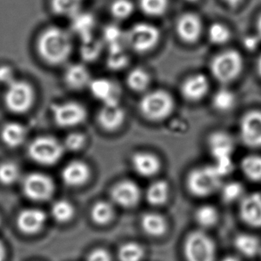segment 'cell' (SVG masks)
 Returning a JSON list of instances; mask_svg holds the SVG:
<instances>
[{
    "label": "cell",
    "mask_w": 261,
    "mask_h": 261,
    "mask_svg": "<svg viewBox=\"0 0 261 261\" xmlns=\"http://www.w3.org/2000/svg\"><path fill=\"white\" fill-rule=\"evenodd\" d=\"M72 43L67 32L53 27L46 30L38 40L40 57L46 63L57 65L64 63L71 55Z\"/></svg>",
    "instance_id": "1"
},
{
    "label": "cell",
    "mask_w": 261,
    "mask_h": 261,
    "mask_svg": "<svg viewBox=\"0 0 261 261\" xmlns=\"http://www.w3.org/2000/svg\"><path fill=\"white\" fill-rule=\"evenodd\" d=\"M172 96L163 89L145 94L139 102V111L145 119L152 121L165 120L173 112Z\"/></svg>",
    "instance_id": "2"
},
{
    "label": "cell",
    "mask_w": 261,
    "mask_h": 261,
    "mask_svg": "<svg viewBox=\"0 0 261 261\" xmlns=\"http://www.w3.org/2000/svg\"><path fill=\"white\" fill-rule=\"evenodd\" d=\"M221 177L215 167H200L192 170L187 176V189L194 196H208L220 187Z\"/></svg>",
    "instance_id": "3"
},
{
    "label": "cell",
    "mask_w": 261,
    "mask_h": 261,
    "mask_svg": "<svg viewBox=\"0 0 261 261\" xmlns=\"http://www.w3.org/2000/svg\"><path fill=\"white\" fill-rule=\"evenodd\" d=\"M64 144L52 137H39L32 141L28 147L30 158L35 163L51 166L64 155Z\"/></svg>",
    "instance_id": "4"
},
{
    "label": "cell",
    "mask_w": 261,
    "mask_h": 261,
    "mask_svg": "<svg viewBox=\"0 0 261 261\" xmlns=\"http://www.w3.org/2000/svg\"><path fill=\"white\" fill-rule=\"evenodd\" d=\"M243 58L237 51H226L213 58L211 64L213 77L219 82L227 83L238 77L243 70Z\"/></svg>",
    "instance_id": "5"
},
{
    "label": "cell",
    "mask_w": 261,
    "mask_h": 261,
    "mask_svg": "<svg viewBox=\"0 0 261 261\" xmlns=\"http://www.w3.org/2000/svg\"><path fill=\"white\" fill-rule=\"evenodd\" d=\"M185 253L187 261H214L215 244L206 233L193 232L187 237Z\"/></svg>",
    "instance_id": "6"
},
{
    "label": "cell",
    "mask_w": 261,
    "mask_h": 261,
    "mask_svg": "<svg viewBox=\"0 0 261 261\" xmlns=\"http://www.w3.org/2000/svg\"><path fill=\"white\" fill-rule=\"evenodd\" d=\"M5 102L11 112H27L34 102V90L27 82L14 81L8 85Z\"/></svg>",
    "instance_id": "7"
},
{
    "label": "cell",
    "mask_w": 261,
    "mask_h": 261,
    "mask_svg": "<svg viewBox=\"0 0 261 261\" xmlns=\"http://www.w3.org/2000/svg\"><path fill=\"white\" fill-rule=\"evenodd\" d=\"M159 30L148 23L134 25L126 34V41L137 52L145 53L152 49L159 41Z\"/></svg>",
    "instance_id": "8"
},
{
    "label": "cell",
    "mask_w": 261,
    "mask_h": 261,
    "mask_svg": "<svg viewBox=\"0 0 261 261\" xmlns=\"http://www.w3.org/2000/svg\"><path fill=\"white\" fill-rule=\"evenodd\" d=\"M51 113L55 122L61 127L78 126L84 122L87 118L85 108L76 102L55 103L51 106Z\"/></svg>",
    "instance_id": "9"
},
{
    "label": "cell",
    "mask_w": 261,
    "mask_h": 261,
    "mask_svg": "<svg viewBox=\"0 0 261 261\" xmlns=\"http://www.w3.org/2000/svg\"><path fill=\"white\" fill-rule=\"evenodd\" d=\"M25 195L32 201H45L49 200L55 192L52 178L42 173L29 174L22 182Z\"/></svg>",
    "instance_id": "10"
},
{
    "label": "cell",
    "mask_w": 261,
    "mask_h": 261,
    "mask_svg": "<svg viewBox=\"0 0 261 261\" xmlns=\"http://www.w3.org/2000/svg\"><path fill=\"white\" fill-rule=\"evenodd\" d=\"M242 140L250 147L261 146V112L252 111L246 113L241 120Z\"/></svg>",
    "instance_id": "11"
},
{
    "label": "cell",
    "mask_w": 261,
    "mask_h": 261,
    "mask_svg": "<svg viewBox=\"0 0 261 261\" xmlns=\"http://www.w3.org/2000/svg\"><path fill=\"white\" fill-rule=\"evenodd\" d=\"M113 201L123 208H132L138 204L141 198V191L131 180H122L117 183L111 191Z\"/></svg>",
    "instance_id": "12"
},
{
    "label": "cell",
    "mask_w": 261,
    "mask_h": 261,
    "mask_svg": "<svg viewBox=\"0 0 261 261\" xmlns=\"http://www.w3.org/2000/svg\"><path fill=\"white\" fill-rule=\"evenodd\" d=\"M88 88L92 95L103 105L120 103V91L109 80L103 78L92 80Z\"/></svg>",
    "instance_id": "13"
},
{
    "label": "cell",
    "mask_w": 261,
    "mask_h": 261,
    "mask_svg": "<svg viewBox=\"0 0 261 261\" xmlns=\"http://www.w3.org/2000/svg\"><path fill=\"white\" fill-rule=\"evenodd\" d=\"M91 170L88 164L82 161H73L68 163L62 170V179L64 183L71 187H82L88 182Z\"/></svg>",
    "instance_id": "14"
},
{
    "label": "cell",
    "mask_w": 261,
    "mask_h": 261,
    "mask_svg": "<svg viewBox=\"0 0 261 261\" xmlns=\"http://www.w3.org/2000/svg\"><path fill=\"white\" fill-rule=\"evenodd\" d=\"M126 119V113L120 103L103 105L97 116L98 123L106 131L113 132L120 128Z\"/></svg>",
    "instance_id": "15"
},
{
    "label": "cell",
    "mask_w": 261,
    "mask_h": 261,
    "mask_svg": "<svg viewBox=\"0 0 261 261\" xmlns=\"http://www.w3.org/2000/svg\"><path fill=\"white\" fill-rule=\"evenodd\" d=\"M46 220L45 212L39 208H27L18 216L17 226L22 233L33 234L42 229Z\"/></svg>",
    "instance_id": "16"
},
{
    "label": "cell",
    "mask_w": 261,
    "mask_h": 261,
    "mask_svg": "<svg viewBox=\"0 0 261 261\" xmlns=\"http://www.w3.org/2000/svg\"><path fill=\"white\" fill-rule=\"evenodd\" d=\"M240 215L249 226H261V194H251L243 198L240 204Z\"/></svg>",
    "instance_id": "17"
},
{
    "label": "cell",
    "mask_w": 261,
    "mask_h": 261,
    "mask_svg": "<svg viewBox=\"0 0 261 261\" xmlns=\"http://www.w3.org/2000/svg\"><path fill=\"white\" fill-rule=\"evenodd\" d=\"M131 163L135 171L145 177L154 176L161 170L160 159L152 152H136L132 156Z\"/></svg>",
    "instance_id": "18"
},
{
    "label": "cell",
    "mask_w": 261,
    "mask_h": 261,
    "mask_svg": "<svg viewBox=\"0 0 261 261\" xmlns=\"http://www.w3.org/2000/svg\"><path fill=\"white\" fill-rule=\"evenodd\" d=\"M176 31L185 42H195L201 35V20L194 14H184L177 21Z\"/></svg>",
    "instance_id": "19"
},
{
    "label": "cell",
    "mask_w": 261,
    "mask_h": 261,
    "mask_svg": "<svg viewBox=\"0 0 261 261\" xmlns=\"http://www.w3.org/2000/svg\"><path fill=\"white\" fill-rule=\"evenodd\" d=\"M208 90V82L203 74H194L187 78L181 87L185 98L195 102L204 97Z\"/></svg>",
    "instance_id": "20"
},
{
    "label": "cell",
    "mask_w": 261,
    "mask_h": 261,
    "mask_svg": "<svg viewBox=\"0 0 261 261\" xmlns=\"http://www.w3.org/2000/svg\"><path fill=\"white\" fill-rule=\"evenodd\" d=\"M64 81L71 89H82L88 87L92 79L88 68L83 64H73L68 66L64 72Z\"/></svg>",
    "instance_id": "21"
},
{
    "label": "cell",
    "mask_w": 261,
    "mask_h": 261,
    "mask_svg": "<svg viewBox=\"0 0 261 261\" xmlns=\"http://www.w3.org/2000/svg\"><path fill=\"white\" fill-rule=\"evenodd\" d=\"M233 145L232 138L224 132H215L208 138V148L215 160L231 157Z\"/></svg>",
    "instance_id": "22"
},
{
    "label": "cell",
    "mask_w": 261,
    "mask_h": 261,
    "mask_svg": "<svg viewBox=\"0 0 261 261\" xmlns=\"http://www.w3.org/2000/svg\"><path fill=\"white\" fill-rule=\"evenodd\" d=\"M141 225L145 233L152 237H161L167 230L165 219L154 212H148L142 216Z\"/></svg>",
    "instance_id": "23"
},
{
    "label": "cell",
    "mask_w": 261,
    "mask_h": 261,
    "mask_svg": "<svg viewBox=\"0 0 261 261\" xmlns=\"http://www.w3.org/2000/svg\"><path fill=\"white\" fill-rule=\"evenodd\" d=\"M26 129L21 124L10 122L4 126L1 130V138L4 143L10 147L21 145L26 138Z\"/></svg>",
    "instance_id": "24"
},
{
    "label": "cell",
    "mask_w": 261,
    "mask_h": 261,
    "mask_svg": "<svg viewBox=\"0 0 261 261\" xmlns=\"http://www.w3.org/2000/svg\"><path fill=\"white\" fill-rule=\"evenodd\" d=\"M170 195V186L165 180H157L146 190V200L153 206L165 204Z\"/></svg>",
    "instance_id": "25"
},
{
    "label": "cell",
    "mask_w": 261,
    "mask_h": 261,
    "mask_svg": "<svg viewBox=\"0 0 261 261\" xmlns=\"http://www.w3.org/2000/svg\"><path fill=\"white\" fill-rule=\"evenodd\" d=\"M234 246L246 257H254L261 252L260 243L257 237L251 234H240L234 240Z\"/></svg>",
    "instance_id": "26"
},
{
    "label": "cell",
    "mask_w": 261,
    "mask_h": 261,
    "mask_svg": "<svg viewBox=\"0 0 261 261\" xmlns=\"http://www.w3.org/2000/svg\"><path fill=\"white\" fill-rule=\"evenodd\" d=\"M72 17H73V22H72L73 31L81 36L82 40H85L93 37L92 31L95 26V20L92 15L78 13Z\"/></svg>",
    "instance_id": "27"
},
{
    "label": "cell",
    "mask_w": 261,
    "mask_h": 261,
    "mask_svg": "<svg viewBox=\"0 0 261 261\" xmlns=\"http://www.w3.org/2000/svg\"><path fill=\"white\" fill-rule=\"evenodd\" d=\"M151 82V77L147 71L141 68H136L128 73L127 84L136 92L145 91Z\"/></svg>",
    "instance_id": "28"
},
{
    "label": "cell",
    "mask_w": 261,
    "mask_h": 261,
    "mask_svg": "<svg viewBox=\"0 0 261 261\" xmlns=\"http://www.w3.org/2000/svg\"><path fill=\"white\" fill-rule=\"evenodd\" d=\"M113 206L107 201H97L91 210L92 220L97 225H106L113 219Z\"/></svg>",
    "instance_id": "29"
},
{
    "label": "cell",
    "mask_w": 261,
    "mask_h": 261,
    "mask_svg": "<svg viewBox=\"0 0 261 261\" xmlns=\"http://www.w3.org/2000/svg\"><path fill=\"white\" fill-rule=\"evenodd\" d=\"M51 213L57 222L66 223L73 218L75 208L67 200H58L52 205Z\"/></svg>",
    "instance_id": "30"
},
{
    "label": "cell",
    "mask_w": 261,
    "mask_h": 261,
    "mask_svg": "<svg viewBox=\"0 0 261 261\" xmlns=\"http://www.w3.org/2000/svg\"><path fill=\"white\" fill-rule=\"evenodd\" d=\"M83 0H52L54 12L64 16H74L79 13Z\"/></svg>",
    "instance_id": "31"
},
{
    "label": "cell",
    "mask_w": 261,
    "mask_h": 261,
    "mask_svg": "<svg viewBox=\"0 0 261 261\" xmlns=\"http://www.w3.org/2000/svg\"><path fill=\"white\" fill-rule=\"evenodd\" d=\"M105 40L109 46V52L123 50V41H126V34L123 35L120 28L109 26L105 30Z\"/></svg>",
    "instance_id": "32"
},
{
    "label": "cell",
    "mask_w": 261,
    "mask_h": 261,
    "mask_svg": "<svg viewBox=\"0 0 261 261\" xmlns=\"http://www.w3.org/2000/svg\"><path fill=\"white\" fill-rule=\"evenodd\" d=\"M236 102V97L232 92L226 89L221 88L216 92L213 98H212V105L215 109L220 112H226L232 109Z\"/></svg>",
    "instance_id": "33"
},
{
    "label": "cell",
    "mask_w": 261,
    "mask_h": 261,
    "mask_svg": "<svg viewBox=\"0 0 261 261\" xmlns=\"http://www.w3.org/2000/svg\"><path fill=\"white\" fill-rule=\"evenodd\" d=\"M242 170L248 178L253 181L261 180V156L245 157L242 162Z\"/></svg>",
    "instance_id": "34"
},
{
    "label": "cell",
    "mask_w": 261,
    "mask_h": 261,
    "mask_svg": "<svg viewBox=\"0 0 261 261\" xmlns=\"http://www.w3.org/2000/svg\"><path fill=\"white\" fill-rule=\"evenodd\" d=\"M82 46L81 52L82 57L87 62H93L95 61L102 51V44L95 38L82 40Z\"/></svg>",
    "instance_id": "35"
},
{
    "label": "cell",
    "mask_w": 261,
    "mask_h": 261,
    "mask_svg": "<svg viewBox=\"0 0 261 261\" xmlns=\"http://www.w3.org/2000/svg\"><path fill=\"white\" fill-rule=\"evenodd\" d=\"M195 219L199 225L203 227L214 226L218 220V212L215 208L210 205H204L197 210L195 213Z\"/></svg>",
    "instance_id": "36"
},
{
    "label": "cell",
    "mask_w": 261,
    "mask_h": 261,
    "mask_svg": "<svg viewBox=\"0 0 261 261\" xmlns=\"http://www.w3.org/2000/svg\"><path fill=\"white\" fill-rule=\"evenodd\" d=\"M144 256L143 248L138 244H124L119 251L120 261H140Z\"/></svg>",
    "instance_id": "37"
},
{
    "label": "cell",
    "mask_w": 261,
    "mask_h": 261,
    "mask_svg": "<svg viewBox=\"0 0 261 261\" xmlns=\"http://www.w3.org/2000/svg\"><path fill=\"white\" fill-rule=\"evenodd\" d=\"M20 177V170L13 163H4L0 165V182L4 185H12Z\"/></svg>",
    "instance_id": "38"
},
{
    "label": "cell",
    "mask_w": 261,
    "mask_h": 261,
    "mask_svg": "<svg viewBox=\"0 0 261 261\" xmlns=\"http://www.w3.org/2000/svg\"><path fill=\"white\" fill-rule=\"evenodd\" d=\"M140 7L145 14L158 16L166 11L168 0H140Z\"/></svg>",
    "instance_id": "39"
},
{
    "label": "cell",
    "mask_w": 261,
    "mask_h": 261,
    "mask_svg": "<svg viewBox=\"0 0 261 261\" xmlns=\"http://www.w3.org/2000/svg\"><path fill=\"white\" fill-rule=\"evenodd\" d=\"M210 40L215 45H223L228 41L230 32L228 29L220 23H214L208 30Z\"/></svg>",
    "instance_id": "40"
},
{
    "label": "cell",
    "mask_w": 261,
    "mask_h": 261,
    "mask_svg": "<svg viewBox=\"0 0 261 261\" xmlns=\"http://www.w3.org/2000/svg\"><path fill=\"white\" fill-rule=\"evenodd\" d=\"M111 11L117 19H126L130 16L134 11V6L129 0H115L112 5Z\"/></svg>",
    "instance_id": "41"
},
{
    "label": "cell",
    "mask_w": 261,
    "mask_h": 261,
    "mask_svg": "<svg viewBox=\"0 0 261 261\" xmlns=\"http://www.w3.org/2000/svg\"><path fill=\"white\" fill-rule=\"evenodd\" d=\"M244 188L242 185L237 182H231L226 184L225 187L222 188V197L224 201L227 202L237 201V199L243 195Z\"/></svg>",
    "instance_id": "42"
},
{
    "label": "cell",
    "mask_w": 261,
    "mask_h": 261,
    "mask_svg": "<svg viewBox=\"0 0 261 261\" xmlns=\"http://www.w3.org/2000/svg\"><path fill=\"white\" fill-rule=\"evenodd\" d=\"M127 62H128L127 57L126 54L124 53L123 50L113 51V52H110L109 57L107 60V65L110 69L118 71L126 67Z\"/></svg>",
    "instance_id": "43"
},
{
    "label": "cell",
    "mask_w": 261,
    "mask_h": 261,
    "mask_svg": "<svg viewBox=\"0 0 261 261\" xmlns=\"http://www.w3.org/2000/svg\"><path fill=\"white\" fill-rule=\"evenodd\" d=\"M86 144V137L82 133L73 132L68 135L64 140V148L69 151H79L82 150Z\"/></svg>",
    "instance_id": "44"
},
{
    "label": "cell",
    "mask_w": 261,
    "mask_h": 261,
    "mask_svg": "<svg viewBox=\"0 0 261 261\" xmlns=\"http://www.w3.org/2000/svg\"><path fill=\"white\" fill-rule=\"evenodd\" d=\"M216 163L213 165L220 176H226L229 174L233 169V163L231 157H226L221 159L215 160Z\"/></svg>",
    "instance_id": "45"
},
{
    "label": "cell",
    "mask_w": 261,
    "mask_h": 261,
    "mask_svg": "<svg viewBox=\"0 0 261 261\" xmlns=\"http://www.w3.org/2000/svg\"><path fill=\"white\" fill-rule=\"evenodd\" d=\"M88 261H112V258L107 251L102 249H96L89 254Z\"/></svg>",
    "instance_id": "46"
},
{
    "label": "cell",
    "mask_w": 261,
    "mask_h": 261,
    "mask_svg": "<svg viewBox=\"0 0 261 261\" xmlns=\"http://www.w3.org/2000/svg\"><path fill=\"white\" fill-rule=\"evenodd\" d=\"M14 81V75H13L12 69L8 66H1L0 67V83L8 86Z\"/></svg>",
    "instance_id": "47"
},
{
    "label": "cell",
    "mask_w": 261,
    "mask_h": 261,
    "mask_svg": "<svg viewBox=\"0 0 261 261\" xmlns=\"http://www.w3.org/2000/svg\"><path fill=\"white\" fill-rule=\"evenodd\" d=\"M258 39L257 37H248L244 40V46L249 50H253L258 46Z\"/></svg>",
    "instance_id": "48"
},
{
    "label": "cell",
    "mask_w": 261,
    "mask_h": 261,
    "mask_svg": "<svg viewBox=\"0 0 261 261\" xmlns=\"http://www.w3.org/2000/svg\"><path fill=\"white\" fill-rule=\"evenodd\" d=\"M5 258H6V250L2 243L0 242V261L5 260Z\"/></svg>",
    "instance_id": "49"
},
{
    "label": "cell",
    "mask_w": 261,
    "mask_h": 261,
    "mask_svg": "<svg viewBox=\"0 0 261 261\" xmlns=\"http://www.w3.org/2000/svg\"><path fill=\"white\" fill-rule=\"evenodd\" d=\"M225 1L231 7H236L238 4L240 3L241 0H225Z\"/></svg>",
    "instance_id": "50"
},
{
    "label": "cell",
    "mask_w": 261,
    "mask_h": 261,
    "mask_svg": "<svg viewBox=\"0 0 261 261\" xmlns=\"http://www.w3.org/2000/svg\"><path fill=\"white\" fill-rule=\"evenodd\" d=\"M257 27H258V38L261 39V15L260 17H259V19H258V25H257Z\"/></svg>",
    "instance_id": "51"
},
{
    "label": "cell",
    "mask_w": 261,
    "mask_h": 261,
    "mask_svg": "<svg viewBox=\"0 0 261 261\" xmlns=\"http://www.w3.org/2000/svg\"><path fill=\"white\" fill-rule=\"evenodd\" d=\"M222 261H239V259H237L234 257H227V258H224Z\"/></svg>",
    "instance_id": "52"
},
{
    "label": "cell",
    "mask_w": 261,
    "mask_h": 261,
    "mask_svg": "<svg viewBox=\"0 0 261 261\" xmlns=\"http://www.w3.org/2000/svg\"><path fill=\"white\" fill-rule=\"evenodd\" d=\"M258 71L259 75L261 76V56L258 61Z\"/></svg>",
    "instance_id": "53"
},
{
    "label": "cell",
    "mask_w": 261,
    "mask_h": 261,
    "mask_svg": "<svg viewBox=\"0 0 261 261\" xmlns=\"http://www.w3.org/2000/svg\"><path fill=\"white\" fill-rule=\"evenodd\" d=\"M187 1H190V2H194V1H196V0H187Z\"/></svg>",
    "instance_id": "54"
}]
</instances>
